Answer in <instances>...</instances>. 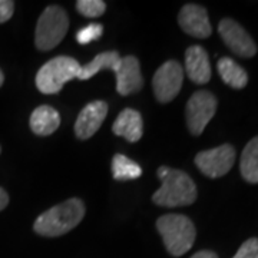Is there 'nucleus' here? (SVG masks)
I'll return each mask as SVG.
<instances>
[{"instance_id":"1","label":"nucleus","mask_w":258,"mask_h":258,"mask_svg":"<svg viewBox=\"0 0 258 258\" xmlns=\"http://www.w3.org/2000/svg\"><path fill=\"white\" fill-rule=\"evenodd\" d=\"M85 217V205L79 198H71L37 217L33 230L42 237H60L72 231Z\"/></svg>"},{"instance_id":"2","label":"nucleus","mask_w":258,"mask_h":258,"mask_svg":"<svg viewBox=\"0 0 258 258\" xmlns=\"http://www.w3.org/2000/svg\"><path fill=\"white\" fill-rule=\"evenodd\" d=\"M157 228L171 255L181 257L192 248L197 230L188 217L181 214H166L157 221Z\"/></svg>"},{"instance_id":"3","label":"nucleus","mask_w":258,"mask_h":258,"mask_svg":"<svg viewBox=\"0 0 258 258\" xmlns=\"http://www.w3.org/2000/svg\"><path fill=\"white\" fill-rule=\"evenodd\" d=\"M161 182V188L152 197V201L159 207L176 208L195 203L198 195L197 185L184 171L171 168Z\"/></svg>"},{"instance_id":"4","label":"nucleus","mask_w":258,"mask_h":258,"mask_svg":"<svg viewBox=\"0 0 258 258\" xmlns=\"http://www.w3.org/2000/svg\"><path fill=\"white\" fill-rule=\"evenodd\" d=\"M79 69L81 64L74 57L56 56L37 71V89L45 95H55L60 92L64 83L76 78Z\"/></svg>"},{"instance_id":"5","label":"nucleus","mask_w":258,"mask_h":258,"mask_svg":"<svg viewBox=\"0 0 258 258\" xmlns=\"http://www.w3.org/2000/svg\"><path fill=\"white\" fill-rule=\"evenodd\" d=\"M69 29V18L60 6H49L37 20L35 45L39 50H50L66 36Z\"/></svg>"},{"instance_id":"6","label":"nucleus","mask_w":258,"mask_h":258,"mask_svg":"<svg viewBox=\"0 0 258 258\" xmlns=\"http://www.w3.org/2000/svg\"><path fill=\"white\" fill-rule=\"evenodd\" d=\"M217 98L208 91H197L186 102V126L194 137H200L217 112Z\"/></svg>"},{"instance_id":"7","label":"nucleus","mask_w":258,"mask_h":258,"mask_svg":"<svg viewBox=\"0 0 258 258\" xmlns=\"http://www.w3.org/2000/svg\"><path fill=\"white\" fill-rule=\"evenodd\" d=\"M235 162V149L230 144L201 151L195 155V165L208 178H220L228 174Z\"/></svg>"},{"instance_id":"8","label":"nucleus","mask_w":258,"mask_h":258,"mask_svg":"<svg viewBox=\"0 0 258 258\" xmlns=\"http://www.w3.org/2000/svg\"><path fill=\"white\" fill-rule=\"evenodd\" d=\"M184 82V68L176 60H168L162 66H159L154 79V93L158 102L168 103L174 101L179 93Z\"/></svg>"},{"instance_id":"9","label":"nucleus","mask_w":258,"mask_h":258,"mask_svg":"<svg viewBox=\"0 0 258 258\" xmlns=\"http://www.w3.org/2000/svg\"><path fill=\"white\" fill-rule=\"evenodd\" d=\"M218 33L227 47L237 56L248 59L257 53L255 42L249 36L248 32L234 19H222L218 25Z\"/></svg>"},{"instance_id":"10","label":"nucleus","mask_w":258,"mask_h":258,"mask_svg":"<svg viewBox=\"0 0 258 258\" xmlns=\"http://www.w3.org/2000/svg\"><path fill=\"white\" fill-rule=\"evenodd\" d=\"M178 23L186 35L197 39H207L211 36L212 28L208 12L200 5H185L178 15Z\"/></svg>"},{"instance_id":"11","label":"nucleus","mask_w":258,"mask_h":258,"mask_svg":"<svg viewBox=\"0 0 258 258\" xmlns=\"http://www.w3.org/2000/svg\"><path fill=\"white\" fill-rule=\"evenodd\" d=\"M108 115V105L103 101H93L83 108L76 123L75 134L79 139H89L99 131Z\"/></svg>"},{"instance_id":"12","label":"nucleus","mask_w":258,"mask_h":258,"mask_svg":"<svg viewBox=\"0 0 258 258\" xmlns=\"http://www.w3.org/2000/svg\"><path fill=\"white\" fill-rule=\"evenodd\" d=\"M115 75H116V92L122 96L139 92L144 86L139 60L135 56L122 57L119 69Z\"/></svg>"},{"instance_id":"13","label":"nucleus","mask_w":258,"mask_h":258,"mask_svg":"<svg viewBox=\"0 0 258 258\" xmlns=\"http://www.w3.org/2000/svg\"><path fill=\"white\" fill-rule=\"evenodd\" d=\"M185 72L197 85H205L211 79V64L207 50L200 45H192L185 52Z\"/></svg>"},{"instance_id":"14","label":"nucleus","mask_w":258,"mask_h":258,"mask_svg":"<svg viewBox=\"0 0 258 258\" xmlns=\"http://www.w3.org/2000/svg\"><path fill=\"white\" fill-rule=\"evenodd\" d=\"M112 132L116 137H122L128 142H138L144 134V122L142 116L135 109H123L118 115L116 120L112 125Z\"/></svg>"},{"instance_id":"15","label":"nucleus","mask_w":258,"mask_h":258,"mask_svg":"<svg viewBox=\"0 0 258 258\" xmlns=\"http://www.w3.org/2000/svg\"><path fill=\"white\" fill-rule=\"evenodd\" d=\"M29 125L33 134L39 137H47L52 135L60 125V115L56 109L47 105L37 106L30 115Z\"/></svg>"},{"instance_id":"16","label":"nucleus","mask_w":258,"mask_h":258,"mask_svg":"<svg viewBox=\"0 0 258 258\" xmlns=\"http://www.w3.org/2000/svg\"><path fill=\"white\" fill-rule=\"evenodd\" d=\"M120 62H122V57L115 50L99 53L98 56H95V59H92L88 64H85V66L81 64V69L76 75V79L88 81V79L93 78L98 72H101L102 69H109V71H113L116 74L119 69Z\"/></svg>"},{"instance_id":"17","label":"nucleus","mask_w":258,"mask_h":258,"mask_svg":"<svg viewBox=\"0 0 258 258\" xmlns=\"http://www.w3.org/2000/svg\"><path fill=\"white\" fill-rule=\"evenodd\" d=\"M218 74L221 76L222 82L228 85L232 89H242L248 83V74L244 68H241L234 59L231 57H221L217 63Z\"/></svg>"},{"instance_id":"18","label":"nucleus","mask_w":258,"mask_h":258,"mask_svg":"<svg viewBox=\"0 0 258 258\" xmlns=\"http://www.w3.org/2000/svg\"><path fill=\"white\" fill-rule=\"evenodd\" d=\"M240 171L242 178L249 184H258V137L245 145L240 159Z\"/></svg>"},{"instance_id":"19","label":"nucleus","mask_w":258,"mask_h":258,"mask_svg":"<svg viewBox=\"0 0 258 258\" xmlns=\"http://www.w3.org/2000/svg\"><path fill=\"white\" fill-rule=\"evenodd\" d=\"M112 175L116 181H129L137 179L142 175V168L128 157L116 154L112 159Z\"/></svg>"},{"instance_id":"20","label":"nucleus","mask_w":258,"mask_h":258,"mask_svg":"<svg viewBox=\"0 0 258 258\" xmlns=\"http://www.w3.org/2000/svg\"><path fill=\"white\" fill-rule=\"evenodd\" d=\"M76 9L86 18H99L105 13L106 5L102 0H78Z\"/></svg>"},{"instance_id":"21","label":"nucleus","mask_w":258,"mask_h":258,"mask_svg":"<svg viewBox=\"0 0 258 258\" xmlns=\"http://www.w3.org/2000/svg\"><path fill=\"white\" fill-rule=\"evenodd\" d=\"M102 33H103V26L99 23H92V25H88V26L78 30L76 40L79 45H86V43H91L93 40L99 39Z\"/></svg>"},{"instance_id":"22","label":"nucleus","mask_w":258,"mask_h":258,"mask_svg":"<svg viewBox=\"0 0 258 258\" xmlns=\"http://www.w3.org/2000/svg\"><path fill=\"white\" fill-rule=\"evenodd\" d=\"M232 258H258V238H248L242 242Z\"/></svg>"},{"instance_id":"23","label":"nucleus","mask_w":258,"mask_h":258,"mask_svg":"<svg viewBox=\"0 0 258 258\" xmlns=\"http://www.w3.org/2000/svg\"><path fill=\"white\" fill-rule=\"evenodd\" d=\"M15 12V3L10 0H0V23L8 22Z\"/></svg>"},{"instance_id":"24","label":"nucleus","mask_w":258,"mask_h":258,"mask_svg":"<svg viewBox=\"0 0 258 258\" xmlns=\"http://www.w3.org/2000/svg\"><path fill=\"white\" fill-rule=\"evenodd\" d=\"M191 258H218V255L211 249H201V251L195 252Z\"/></svg>"},{"instance_id":"25","label":"nucleus","mask_w":258,"mask_h":258,"mask_svg":"<svg viewBox=\"0 0 258 258\" xmlns=\"http://www.w3.org/2000/svg\"><path fill=\"white\" fill-rule=\"evenodd\" d=\"M8 204H9V195L3 188H0V211L5 210L8 207Z\"/></svg>"},{"instance_id":"26","label":"nucleus","mask_w":258,"mask_h":258,"mask_svg":"<svg viewBox=\"0 0 258 258\" xmlns=\"http://www.w3.org/2000/svg\"><path fill=\"white\" fill-rule=\"evenodd\" d=\"M169 169H171L169 166H165V165L159 166V168H158V171H157L158 178H159V179H162V178H164V176H165L166 174L169 172Z\"/></svg>"},{"instance_id":"27","label":"nucleus","mask_w":258,"mask_h":258,"mask_svg":"<svg viewBox=\"0 0 258 258\" xmlns=\"http://www.w3.org/2000/svg\"><path fill=\"white\" fill-rule=\"evenodd\" d=\"M3 82H5V75H3L2 69H0V86L3 85Z\"/></svg>"},{"instance_id":"28","label":"nucleus","mask_w":258,"mask_h":258,"mask_svg":"<svg viewBox=\"0 0 258 258\" xmlns=\"http://www.w3.org/2000/svg\"><path fill=\"white\" fill-rule=\"evenodd\" d=\"M0 152H2V148H0Z\"/></svg>"}]
</instances>
